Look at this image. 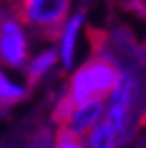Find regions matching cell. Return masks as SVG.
Instances as JSON below:
<instances>
[{"label": "cell", "mask_w": 146, "mask_h": 148, "mask_svg": "<svg viewBox=\"0 0 146 148\" xmlns=\"http://www.w3.org/2000/svg\"><path fill=\"white\" fill-rule=\"evenodd\" d=\"M16 2V0H0V6H2V4H14Z\"/></svg>", "instance_id": "30bf717a"}, {"label": "cell", "mask_w": 146, "mask_h": 148, "mask_svg": "<svg viewBox=\"0 0 146 148\" xmlns=\"http://www.w3.org/2000/svg\"><path fill=\"white\" fill-rule=\"evenodd\" d=\"M121 76L119 68L105 56H93L88 62H84L74 74L70 76L66 97L72 103H82V101H93L111 95L117 80Z\"/></svg>", "instance_id": "6da1fadb"}, {"label": "cell", "mask_w": 146, "mask_h": 148, "mask_svg": "<svg viewBox=\"0 0 146 148\" xmlns=\"http://www.w3.org/2000/svg\"><path fill=\"white\" fill-rule=\"evenodd\" d=\"M29 56L27 35L12 10L0 6V62L10 68H23Z\"/></svg>", "instance_id": "277c9868"}, {"label": "cell", "mask_w": 146, "mask_h": 148, "mask_svg": "<svg viewBox=\"0 0 146 148\" xmlns=\"http://www.w3.org/2000/svg\"><path fill=\"white\" fill-rule=\"evenodd\" d=\"M142 125H146V109H144V113H142Z\"/></svg>", "instance_id": "8fae6325"}, {"label": "cell", "mask_w": 146, "mask_h": 148, "mask_svg": "<svg viewBox=\"0 0 146 148\" xmlns=\"http://www.w3.org/2000/svg\"><path fill=\"white\" fill-rule=\"evenodd\" d=\"M84 21V14L78 12L76 16H72L70 21L66 23L64 31H62V47H60V58H62V64L64 68H70L72 62H74V51H76V35L80 31V25Z\"/></svg>", "instance_id": "5b68a950"}, {"label": "cell", "mask_w": 146, "mask_h": 148, "mask_svg": "<svg viewBox=\"0 0 146 148\" xmlns=\"http://www.w3.org/2000/svg\"><path fill=\"white\" fill-rule=\"evenodd\" d=\"M70 0H16L12 14L21 25L33 29L43 39H60L66 27Z\"/></svg>", "instance_id": "7a4b0ae2"}, {"label": "cell", "mask_w": 146, "mask_h": 148, "mask_svg": "<svg viewBox=\"0 0 146 148\" xmlns=\"http://www.w3.org/2000/svg\"><path fill=\"white\" fill-rule=\"evenodd\" d=\"M31 148H37V146H31Z\"/></svg>", "instance_id": "7c38bea8"}, {"label": "cell", "mask_w": 146, "mask_h": 148, "mask_svg": "<svg viewBox=\"0 0 146 148\" xmlns=\"http://www.w3.org/2000/svg\"><path fill=\"white\" fill-rule=\"evenodd\" d=\"M117 132L109 125L105 119H101L90 132L86 134L84 148H115L117 146Z\"/></svg>", "instance_id": "8992f818"}, {"label": "cell", "mask_w": 146, "mask_h": 148, "mask_svg": "<svg viewBox=\"0 0 146 148\" xmlns=\"http://www.w3.org/2000/svg\"><path fill=\"white\" fill-rule=\"evenodd\" d=\"M56 60H58V51L56 49H45L39 56H35V58L31 60V64H29V68H27V80H29V84H37L45 74L53 68Z\"/></svg>", "instance_id": "52a82bcc"}, {"label": "cell", "mask_w": 146, "mask_h": 148, "mask_svg": "<svg viewBox=\"0 0 146 148\" xmlns=\"http://www.w3.org/2000/svg\"><path fill=\"white\" fill-rule=\"evenodd\" d=\"M105 115V101L93 99V101H82V103H72L66 95L56 103L53 109V119L56 123L68 132L76 136H86L93 130L101 117Z\"/></svg>", "instance_id": "3957f363"}, {"label": "cell", "mask_w": 146, "mask_h": 148, "mask_svg": "<svg viewBox=\"0 0 146 148\" xmlns=\"http://www.w3.org/2000/svg\"><path fill=\"white\" fill-rule=\"evenodd\" d=\"M51 148H84V144H82L80 136L68 132V130H64V127H58L56 136H53Z\"/></svg>", "instance_id": "9c48e42d"}, {"label": "cell", "mask_w": 146, "mask_h": 148, "mask_svg": "<svg viewBox=\"0 0 146 148\" xmlns=\"http://www.w3.org/2000/svg\"><path fill=\"white\" fill-rule=\"evenodd\" d=\"M27 95L25 88L21 84L12 82L6 74L0 70V105H8V103H16L21 101L23 97Z\"/></svg>", "instance_id": "ba28073f"}, {"label": "cell", "mask_w": 146, "mask_h": 148, "mask_svg": "<svg viewBox=\"0 0 146 148\" xmlns=\"http://www.w3.org/2000/svg\"><path fill=\"white\" fill-rule=\"evenodd\" d=\"M144 4H146V0H144Z\"/></svg>", "instance_id": "4fadbf2b"}]
</instances>
